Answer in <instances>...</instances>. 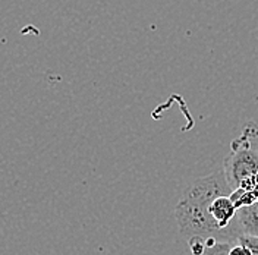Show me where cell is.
<instances>
[{"mask_svg": "<svg viewBox=\"0 0 258 255\" xmlns=\"http://www.w3.org/2000/svg\"><path fill=\"white\" fill-rule=\"evenodd\" d=\"M220 194H232L223 170L195 179L183 189L175 208V216L179 232L185 239L200 236L226 242L225 235L209 213L210 203Z\"/></svg>", "mask_w": 258, "mask_h": 255, "instance_id": "cell-1", "label": "cell"}, {"mask_svg": "<svg viewBox=\"0 0 258 255\" xmlns=\"http://www.w3.org/2000/svg\"><path fill=\"white\" fill-rule=\"evenodd\" d=\"M223 172L232 191L258 177V150L251 145L246 134L233 141L232 153L225 159Z\"/></svg>", "mask_w": 258, "mask_h": 255, "instance_id": "cell-2", "label": "cell"}, {"mask_svg": "<svg viewBox=\"0 0 258 255\" xmlns=\"http://www.w3.org/2000/svg\"><path fill=\"white\" fill-rule=\"evenodd\" d=\"M238 242H241L245 246H248L252 255H258V236H254V235H242L241 238L238 239Z\"/></svg>", "mask_w": 258, "mask_h": 255, "instance_id": "cell-5", "label": "cell"}, {"mask_svg": "<svg viewBox=\"0 0 258 255\" xmlns=\"http://www.w3.org/2000/svg\"><path fill=\"white\" fill-rule=\"evenodd\" d=\"M229 255H252V254H251V251H249V248H248V246H245V245L241 243V242H236V243H233V245H232V248H230V251H229Z\"/></svg>", "mask_w": 258, "mask_h": 255, "instance_id": "cell-6", "label": "cell"}, {"mask_svg": "<svg viewBox=\"0 0 258 255\" xmlns=\"http://www.w3.org/2000/svg\"><path fill=\"white\" fill-rule=\"evenodd\" d=\"M238 219L241 223L243 235L258 236V201L238 210Z\"/></svg>", "mask_w": 258, "mask_h": 255, "instance_id": "cell-3", "label": "cell"}, {"mask_svg": "<svg viewBox=\"0 0 258 255\" xmlns=\"http://www.w3.org/2000/svg\"><path fill=\"white\" fill-rule=\"evenodd\" d=\"M206 248L201 255H229V251L233 243L217 240L214 238H206Z\"/></svg>", "mask_w": 258, "mask_h": 255, "instance_id": "cell-4", "label": "cell"}]
</instances>
